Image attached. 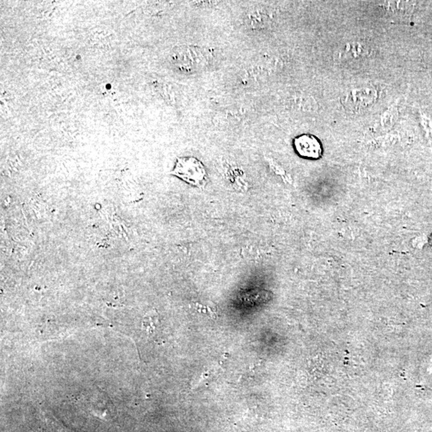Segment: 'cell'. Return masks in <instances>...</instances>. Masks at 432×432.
<instances>
[{
	"instance_id": "cell-2",
	"label": "cell",
	"mask_w": 432,
	"mask_h": 432,
	"mask_svg": "<svg viewBox=\"0 0 432 432\" xmlns=\"http://www.w3.org/2000/svg\"><path fill=\"white\" fill-rule=\"evenodd\" d=\"M297 154L308 160H318L323 154V147L317 138L312 135H302L294 139Z\"/></svg>"
},
{
	"instance_id": "cell-1",
	"label": "cell",
	"mask_w": 432,
	"mask_h": 432,
	"mask_svg": "<svg viewBox=\"0 0 432 432\" xmlns=\"http://www.w3.org/2000/svg\"><path fill=\"white\" fill-rule=\"evenodd\" d=\"M171 174L201 189L204 188L208 182L206 167L200 160L193 156L178 158Z\"/></svg>"
},
{
	"instance_id": "cell-4",
	"label": "cell",
	"mask_w": 432,
	"mask_h": 432,
	"mask_svg": "<svg viewBox=\"0 0 432 432\" xmlns=\"http://www.w3.org/2000/svg\"><path fill=\"white\" fill-rule=\"evenodd\" d=\"M222 364H223V363H219V364H215L214 365L210 366L208 369L205 370V371L201 375L200 378L198 379L197 384H195V388L202 384L204 381L210 380L211 378L219 375L221 369H222Z\"/></svg>"
},
{
	"instance_id": "cell-5",
	"label": "cell",
	"mask_w": 432,
	"mask_h": 432,
	"mask_svg": "<svg viewBox=\"0 0 432 432\" xmlns=\"http://www.w3.org/2000/svg\"><path fill=\"white\" fill-rule=\"evenodd\" d=\"M343 54L344 57H359L364 55V47L359 43H349L344 46Z\"/></svg>"
},
{
	"instance_id": "cell-3",
	"label": "cell",
	"mask_w": 432,
	"mask_h": 432,
	"mask_svg": "<svg viewBox=\"0 0 432 432\" xmlns=\"http://www.w3.org/2000/svg\"><path fill=\"white\" fill-rule=\"evenodd\" d=\"M202 55V50L198 47H183L176 53L175 63L188 70L196 69L204 63L205 58Z\"/></svg>"
}]
</instances>
